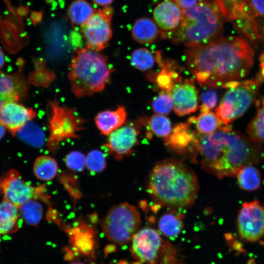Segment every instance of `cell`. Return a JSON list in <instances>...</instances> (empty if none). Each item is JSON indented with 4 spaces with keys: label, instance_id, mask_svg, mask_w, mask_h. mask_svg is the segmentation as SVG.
I'll use <instances>...</instances> for the list:
<instances>
[{
    "label": "cell",
    "instance_id": "484cf974",
    "mask_svg": "<svg viewBox=\"0 0 264 264\" xmlns=\"http://www.w3.org/2000/svg\"><path fill=\"white\" fill-rule=\"evenodd\" d=\"M257 16L255 14H252L234 21L236 29L244 35L255 46L258 45L262 36Z\"/></svg>",
    "mask_w": 264,
    "mask_h": 264
},
{
    "label": "cell",
    "instance_id": "603a6c76",
    "mask_svg": "<svg viewBox=\"0 0 264 264\" xmlns=\"http://www.w3.org/2000/svg\"><path fill=\"white\" fill-rule=\"evenodd\" d=\"M190 123H180L175 126L171 134L166 138L167 145L177 150H182L190 145H193L195 132L189 129Z\"/></svg>",
    "mask_w": 264,
    "mask_h": 264
},
{
    "label": "cell",
    "instance_id": "3957f363",
    "mask_svg": "<svg viewBox=\"0 0 264 264\" xmlns=\"http://www.w3.org/2000/svg\"><path fill=\"white\" fill-rule=\"evenodd\" d=\"M147 187L156 201L174 208L192 205L199 189L198 178L193 171L183 162L175 159L162 160L154 166Z\"/></svg>",
    "mask_w": 264,
    "mask_h": 264
},
{
    "label": "cell",
    "instance_id": "e0dca14e",
    "mask_svg": "<svg viewBox=\"0 0 264 264\" xmlns=\"http://www.w3.org/2000/svg\"><path fill=\"white\" fill-rule=\"evenodd\" d=\"M182 10L174 0H164L158 4L153 11L154 21L160 28V33L171 32L179 25Z\"/></svg>",
    "mask_w": 264,
    "mask_h": 264
},
{
    "label": "cell",
    "instance_id": "d4e9b609",
    "mask_svg": "<svg viewBox=\"0 0 264 264\" xmlns=\"http://www.w3.org/2000/svg\"><path fill=\"white\" fill-rule=\"evenodd\" d=\"M258 110L248 124L246 132L248 136L260 144L264 143V96L256 100Z\"/></svg>",
    "mask_w": 264,
    "mask_h": 264
},
{
    "label": "cell",
    "instance_id": "9a60e30c",
    "mask_svg": "<svg viewBox=\"0 0 264 264\" xmlns=\"http://www.w3.org/2000/svg\"><path fill=\"white\" fill-rule=\"evenodd\" d=\"M29 83V80L20 73L8 74L0 72V110L5 104L25 98Z\"/></svg>",
    "mask_w": 264,
    "mask_h": 264
},
{
    "label": "cell",
    "instance_id": "f5cc1de1",
    "mask_svg": "<svg viewBox=\"0 0 264 264\" xmlns=\"http://www.w3.org/2000/svg\"><path fill=\"white\" fill-rule=\"evenodd\" d=\"M109 264H112V263H110Z\"/></svg>",
    "mask_w": 264,
    "mask_h": 264
},
{
    "label": "cell",
    "instance_id": "d6a6232c",
    "mask_svg": "<svg viewBox=\"0 0 264 264\" xmlns=\"http://www.w3.org/2000/svg\"><path fill=\"white\" fill-rule=\"evenodd\" d=\"M20 215L26 223L37 226L40 223L43 215L42 204L36 200H31L19 208Z\"/></svg>",
    "mask_w": 264,
    "mask_h": 264
},
{
    "label": "cell",
    "instance_id": "cb8c5ba5",
    "mask_svg": "<svg viewBox=\"0 0 264 264\" xmlns=\"http://www.w3.org/2000/svg\"><path fill=\"white\" fill-rule=\"evenodd\" d=\"M240 188L246 191L258 189L261 184V175L259 170L253 165L241 168L236 175Z\"/></svg>",
    "mask_w": 264,
    "mask_h": 264
},
{
    "label": "cell",
    "instance_id": "30bf717a",
    "mask_svg": "<svg viewBox=\"0 0 264 264\" xmlns=\"http://www.w3.org/2000/svg\"><path fill=\"white\" fill-rule=\"evenodd\" d=\"M0 193L2 199L18 208L31 200L40 199L49 203L44 184L33 186L23 180L14 169L8 170L0 179Z\"/></svg>",
    "mask_w": 264,
    "mask_h": 264
},
{
    "label": "cell",
    "instance_id": "4dcf8cb0",
    "mask_svg": "<svg viewBox=\"0 0 264 264\" xmlns=\"http://www.w3.org/2000/svg\"><path fill=\"white\" fill-rule=\"evenodd\" d=\"M16 134L22 141L35 147H40L44 143V135L42 129L32 122H28Z\"/></svg>",
    "mask_w": 264,
    "mask_h": 264
},
{
    "label": "cell",
    "instance_id": "ab89813d",
    "mask_svg": "<svg viewBox=\"0 0 264 264\" xmlns=\"http://www.w3.org/2000/svg\"><path fill=\"white\" fill-rule=\"evenodd\" d=\"M249 2L255 14L264 17V0H250Z\"/></svg>",
    "mask_w": 264,
    "mask_h": 264
},
{
    "label": "cell",
    "instance_id": "8992f818",
    "mask_svg": "<svg viewBox=\"0 0 264 264\" xmlns=\"http://www.w3.org/2000/svg\"><path fill=\"white\" fill-rule=\"evenodd\" d=\"M132 256L142 264H184L178 251L151 228L138 230L133 236Z\"/></svg>",
    "mask_w": 264,
    "mask_h": 264
},
{
    "label": "cell",
    "instance_id": "d6986e66",
    "mask_svg": "<svg viewBox=\"0 0 264 264\" xmlns=\"http://www.w3.org/2000/svg\"><path fill=\"white\" fill-rule=\"evenodd\" d=\"M155 61L161 68L158 73L154 75V82L162 91L171 94L174 86L182 80L177 71L178 66L174 60H163L160 51L155 53Z\"/></svg>",
    "mask_w": 264,
    "mask_h": 264
},
{
    "label": "cell",
    "instance_id": "4fadbf2b",
    "mask_svg": "<svg viewBox=\"0 0 264 264\" xmlns=\"http://www.w3.org/2000/svg\"><path fill=\"white\" fill-rule=\"evenodd\" d=\"M138 131L132 124H126L109 135L103 146L115 158L121 159L131 154L137 142Z\"/></svg>",
    "mask_w": 264,
    "mask_h": 264
},
{
    "label": "cell",
    "instance_id": "f6af8a7d",
    "mask_svg": "<svg viewBox=\"0 0 264 264\" xmlns=\"http://www.w3.org/2000/svg\"><path fill=\"white\" fill-rule=\"evenodd\" d=\"M95 4L102 6H107L111 4L114 0H92Z\"/></svg>",
    "mask_w": 264,
    "mask_h": 264
},
{
    "label": "cell",
    "instance_id": "f1b7e54d",
    "mask_svg": "<svg viewBox=\"0 0 264 264\" xmlns=\"http://www.w3.org/2000/svg\"><path fill=\"white\" fill-rule=\"evenodd\" d=\"M58 164L54 158L48 155H41L35 160L33 172L36 177L41 180L49 181L56 176Z\"/></svg>",
    "mask_w": 264,
    "mask_h": 264
},
{
    "label": "cell",
    "instance_id": "5b68a950",
    "mask_svg": "<svg viewBox=\"0 0 264 264\" xmlns=\"http://www.w3.org/2000/svg\"><path fill=\"white\" fill-rule=\"evenodd\" d=\"M113 71L108 57L100 51L88 47L76 49L68 74L71 90L78 98L100 92L110 83Z\"/></svg>",
    "mask_w": 264,
    "mask_h": 264
},
{
    "label": "cell",
    "instance_id": "6da1fadb",
    "mask_svg": "<svg viewBox=\"0 0 264 264\" xmlns=\"http://www.w3.org/2000/svg\"><path fill=\"white\" fill-rule=\"evenodd\" d=\"M185 56L187 66L199 85L213 88L246 76L253 65L255 53L243 38L228 36L188 47Z\"/></svg>",
    "mask_w": 264,
    "mask_h": 264
},
{
    "label": "cell",
    "instance_id": "8d00e7d4",
    "mask_svg": "<svg viewBox=\"0 0 264 264\" xmlns=\"http://www.w3.org/2000/svg\"><path fill=\"white\" fill-rule=\"evenodd\" d=\"M86 166L92 172H102L106 166L104 154L99 150L91 151L86 157Z\"/></svg>",
    "mask_w": 264,
    "mask_h": 264
},
{
    "label": "cell",
    "instance_id": "b9f144b4",
    "mask_svg": "<svg viewBox=\"0 0 264 264\" xmlns=\"http://www.w3.org/2000/svg\"><path fill=\"white\" fill-rule=\"evenodd\" d=\"M62 251L65 253L64 259L66 261H70L76 257L74 251L67 247H63Z\"/></svg>",
    "mask_w": 264,
    "mask_h": 264
},
{
    "label": "cell",
    "instance_id": "816d5d0a",
    "mask_svg": "<svg viewBox=\"0 0 264 264\" xmlns=\"http://www.w3.org/2000/svg\"><path fill=\"white\" fill-rule=\"evenodd\" d=\"M69 264H86L82 263V262H76L70 263Z\"/></svg>",
    "mask_w": 264,
    "mask_h": 264
},
{
    "label": "cell",
    "instance_id": "2e32d148",
    "mask_svg": "<svg viewBox=\"0 0 264 264\" xmlns=\"http://www.w3.org/2000/svg\"><path fill=\"white\" fill-rule=\"evenodd\" d=\"M36 115V111L33 109L12 102L5 104L0 110V121L14 136Z\"/></svg>",
    "mask_w": 264,
    "mask_h": 264
},
{
    "label": "cell",
    "instance_id": "277c9868",
    "mask_svg": "<svg viewBox=\"0 0 264 264\" xmlns=\"http://www.w3.org/2000/svg\"><path fill=\"white\" fill-rule=\"evenodd\" d=\"M225 21L215 0H201L192 7L182 10L180 24L175 30L160 36L187 47L204 45L220 37Z\"/></svg>",
    "mask_w": 264,
    "mask_h": 264
},
{
    "label": "cell",
    "instance_id": "8fae6325",
    "mask_svg": "<svg viewBox=\"0 0 264 264\" xmlns=\"http://www.w3.org/2000/svg\"><path fill=\"white\" fill-rule=\"evenodd\" d=\"M113 13V9L109 6L98 9L80 26L87 47L101 51L108 46L112 35L111 21Z\"/></svg>",
    "mask_w": 264,
    "mask_h": 264
},
{
    "label": "cell",
    "instance_id": "ffe728a7",
    "mask_svg": "<svg viewBox=\"0 0 264 264\" xmlns=\"http://www.w3.org/2000/svg\"><path fill=\"white\" fill-rule=\"evenodd\" d=\"M126 116V109L120 106L114 110H106L99 112L94 118V122L101 134L109 135L124 124Z\"/></svg>",
    "mask_w": 264,
    "mask_h": 264
},
{
    "label": "cell",
    "instance_id": "f35d334b",
    "mask_svg": "<svg viewBox=\"0 0 264 264\" xmlns=\"http://www.w3.org/2000/svg\"><path fill=\"white\" fill-rule=\"evenodd\" d=\"M202 104L200 110H212L215 108L218 101V94L214 90H206L201 95Z\"/></svg>",
    "mask_w": 264,
    "mask_h": 264
},
{
    "label": "cell",
    "instance_id": "7402d4cb",
    "mask_svg": "<svg viewBox=\"0 0 264 264\" xmlns=\"http://www.w3.org/2000/svg\"><path fill=\"white\" fill-rule=\"evenodd\" d=\"M20 215L19 208L2 199L0 202V237L18 231Z\"/></svg>",
    "mask_w": 264,
    "mask_h": 264
},
{
    "label": "cell",
    "instance_id": "681fc988",
    "mask_svg": "<svg viewBox=\"0 0 264 264\" xmlns=\"http://www.w3.org/2000/svg\"><path fill=\"white\" fill-rule=\"evenodd\" d=\"M5 132V127L0 121V139L4 136Z\"/></svg>",
    "mask_w": 264,
    "mask_h": 264
},
{
    "label": "cell",
    "instance_id": "83f0119b",
    "mask_svg": "<svg viewBox=\"0 0 264 264\" xmlns=\"http://www.w3.org/2000/svg\"><path fill=\"white\" fill-rule=\"evenodd\" d=\"M96 10L85 0H75L69 5L67 13L71 22L81 25L94 13Z\"/></svg>",
    "mask_w": 264,
    "mask_h": 264
},
{
    "label": "cell",
    "instance_id": "9c48e42d",
    "mask_svg": "<svg viewBox=\"0 0 264 264\" xmlns=\"http://www.w3.org/2000/svg\"><path fill=\"white\" fill-rule=\"evenodd\" d=\"M140 224L139 212L135 207L127 203L111 208L100 223L108 240L120 245L132 241Z\"/></svg>",
    "mask_w": 264,
    "mask_h": 264
},
{
    "label": "cell",
    "instance_id": "ba28073f",
    "mask_svg": "<svg viewBox=\"0 0 264 264\" xmlns=\"http://www.w3.org/2000/svg\"><path fill=\"white\" fill-rule=\"evenodd\" d=\"M48 109L49 136L46 146L51 153L55 154L63 141L79 138L77 133L85 129L86 120L77 113L75 109L60 105L56 99L49 101Z\"/></svg>",
    "mask_w": 264,
    "mask_h": 264
},
{
    "label": "cell",
    "instance_id": "ee69618b",
    "mask_svg": "<svg viewBox=\"0 0 264 264\" xmlns=\"http://www.w3.org/2000/svg\"><path fill=\"white\" fill-rule=\"evenodd\" d=\"M30 19L33 24H36L41 21L42 15L40 12H32L30 15Z\"/></svg>",
    "mask_w": 264,
    "mask_h": 264
},
{
    "label": "cell",
    "instance_id": "5bb4252c",
    "mask_svg": "<svg viewBox=\"0 0 264 264\" xmlns=\"http://www.w3.org/2000/svg\"><path fill=\"white\" fill-rule=\"evenodd\" d=\"M171 95L175 113L184 116L195 112L198 108V92L193 79H187L176 83Z\"/></svg>",
    "mask_w": 264,
    "mask_h": 264
},
{
    "label": "cell",
    "instance_id": "7dc6e473",
    "mask_svg": "<svg viewBox=\"0 0 264 264\" xmlns=\"http://www.w3.org/2000/svg\"><path fill=\"white\" fill-rule=\"evenodd\" d=\"M261 38H262L263 42L264 44V50L262 52L260 56V63H264V26L263 28Z\"/></svg>",
    "mask_w": 264,
    "mask_h": 264
},
{
    "label": "cell",
    "instance_id": "d590c367",
    "mask_svg": "<svg viewBox=\"0 0 264 264\" xmlns=\"http://www.w3.org/2000/svg\"><path fill=\"white\" fill-rule=\"evenodd\" d=\"M152 107L154 112L159 114H167L170 113L173 107L171 94L161 90L153 99Z\"/></svg>",
    "mask_w": 264,
    "mask_h": 264
},
{
    "label": "cell",
    "instance_id": "f546056e",
    "mask_svg": "<svg viewBox=\"0 0 264 264\" xmlns=\"http://www.w3.org/2000/svg\"><path fill=\"white\" fill-rule=\"evenodd\" d=\"M182 215L176 211H170L163 214L158 221L161 232L169 237L177 236L183 228Z\"/></svg>",
    "mask_w": 264,
    "mask_h": 264
},
{
    "label": "cell",
    "instance_id": "c3c4849f",
    "mask_svg": "<svg viewBox=\"0 0 264 264\" xmlns=\"http://www.w3.org/2000/svg\"><path fill=\"white\" fill-rule=\"evenodd\" d=\"M5 62L4 54L0 48V69L3 66Z\"/></svg>",
    "mask_w": 264,
    "mask_h": 264
},
{
    "label": "cell",
    "instance_id": "74e56055",
    "mask_svg": "<svg viewBox=\"0 0 264 264\" xmlns=\"http://www.w3.org/2000/svg\"><path fill=\"white\" fill-rule=\"evenodd\" d=\"M86 157L81 152L73 151L66 156L65 164L68 168L73 171L81 172L86 166Z\"/></svg>",
    "mask_w": 264,
    "mask_h": 264
},
{
    "label": "cell",
    "instance_id": "44dd1931",
    "mask_svg": "<svg viewBox=\"0 0 264 264\" xmlns=\"http://www.w3.org/2000/svg\"><path fill=\"white\" fill-rule=\"evenodd\" d=\"M131 32L133 39L141 44L154 42L159 33L155 21L148 18L137 19L132 25Z\"/></svg>",
    "mask_w": 264,
    "mask_h": 264
},
{
    "label": "cell",
    "instance_id": "52a82bcc",
    "mask_svg": "<svg viewBox=\"0 0 264 264\" xmlns=\"http://www.w3.org/2000/svg\"><path fill=\"white\" fill-rule=\"evenodd\" d=\"M261 79L260 74L255 78L229 82L222 87L228 90L215 111L223 124L229 125L241 116L255 102Z\"/></svg>",
    "mask_w": 264,
    "mask_h": 264
},
{
    "label": "cell",
    "instance_id": "7a4b0ae2",
    "mask_svg": "<svg viewBox=\"0 0 264 264\" xmlns=\"http://www.w3.org/2000/svg\"><path fill=\"white\" fill-rule=\"evenodd\" d=\"M193 149L200 156L202 168L219 178L236 176L242 167L264 159L260 144L229 124L209 134L195 132Z\"/></svg>",
    "mask_w": 264,
    "mask_h": 264
},
{
    "label": "cell",
    "instance_id": "f907efd6",
    "mask_svg": "<svg viewBox=\"0 0 264 264\" xmlns=\"http://www.w3.org/2000/svg\"><path fill=\"white\" fill-rule=\"evenodd\" d=\"M118 264H128V263L124 260H121L119 261Z\"/></svg>",
    "mask_w": 264,
    "mask_h": 264
},
{
    "label": "cell",
    "instance_id": "7c38bea8",
    "mask_svg": "<svg viewBox=\"0 0 264 264\" xmlns=\"http://www.w3.org/2000/svg\"><path fill=\"white\" fill-rule=\"evenodd\" d=\"M241 237L249 242H256L264 236V205L258 200L243 203L237 220Z\"/></svg>",
    "mask_w": 264,
    "mask_h": 264
},
{
    "label": "cell",
    "instance_id": "1f68e13d",
    "mask_svg": "<svg viewBox=\"0 0 264 264\" xmlns=\"http://www.w3.org/2000/svg\"><path fill=\"white\" fill-rule=\"evenodd\" d=\"M35 69L30 74L29 81L38 87L46 88L53 81L55 75L46 67L43 60H37L34 63Z\"/></svg>",
    "mask_w": 264,
    "mask_h": 264
},
{
    "label": "cell",
    "instance_id": "836d02e7",
    "mask_svg": "<svg viewBox=\"0 0 264 264\" xmlns=\"http://www.w3.org/2000/svg\"><path fill=\"white\" fill-rule=\"evenodd\" d=\"M155 62V55L149 49L145 48L136 49L131 56V65L135 68L142 71L152 68Z\"/></svg>",
    "mask_w": 264,
    "mask_h": 264
},
{
    "label": "cell",
    "instance_id": "ac0fdd59",
    "mask_svg": "<svg viewBox=\"0 0 264 264\" xmlns=\"http://www.w3.org/2000/svg\"><path fill=\"white\" fill-rule=\"evenodd\" d=\"M72 250L87 259L91 264L95 263V243L93 230L87 226L73 227L67 230Z\"/></svg>",
    "mask_w": 264,
    "mask_h": 264
},
{
    "label": "cell",
    "instance_id": "4316f807",
    "mask_svg": "<svg viewBox=\"0 0 264 264\" xmlns=\"http://www.w3.org/2000/svg\"><path fill=\"white\" fill-rule=\"evenodd\" d=\"M200 112L197 117H192L188 119V122L196 124L198 132L201 134L210 133L221 127L223 124L211 110H200Z\"/></svg>",
    "mask_w": 264,
    "mask_h": 264
},
{
    "label": "cell",
    "instance_id": "60d3db41",
    "mask_svg": "<svg viewBox=\"0 0 264 264\" xmlns=\"http://www.w3.org/2000/svg\"><path fill=\"white\" fill-rule=\"evenodd\" d=\"M174 1L182 10L189 9L198 2V0H174Z\"/></svg>",
    "mask_w": 264,
    "mask_h": 264
},
{
    "label": "cell",
    "instance_id": "7bdbcfd3",
    "mask_svg": "<svg viewBox=\"0 0 264 264\" xmlns=\"http://www.w3.org/2000/svg\"><path fill=\"white\" fill-rule=\"evenodd\" d=\"M116 249V245L113 244L107 245L104 249V258H106L109 254L115 252Z\"/></svg>",
    "mask_w": 264,
    "mask_h": 264
},
{
    "label": "cell",
    "instance_id": "bcb514c9",
    "mask_svg": "<svg viewBox=\"0 0 264 264\" xmlns=\"http://www.w3.org/2000/svg\"><path fill=\"white\" fill-rule=\"evenodd\" d=\"M17 12L19 16H23L27 13L28 9L25 7L20 6L18 8Z\"/></svg>",
    "mask_w": 264,
    "mask_h": 264
},
{
    "label": "cell",
    "instance_id": "e575fe53",
    "mask_svg": "<svg viewBox=\"0 0 264 264\" xmlns=\"http://www.w3.org/2000/svg\"><path fill=\"white\" fill-rule=\"evenodd\" d=\"M152 133L158 137L166 138L172 131V124L168 118L162 114H154L148 120Z\"/></svg>",
    "mask_w": 264,
    "mask_h": 264
}]
</instances>
